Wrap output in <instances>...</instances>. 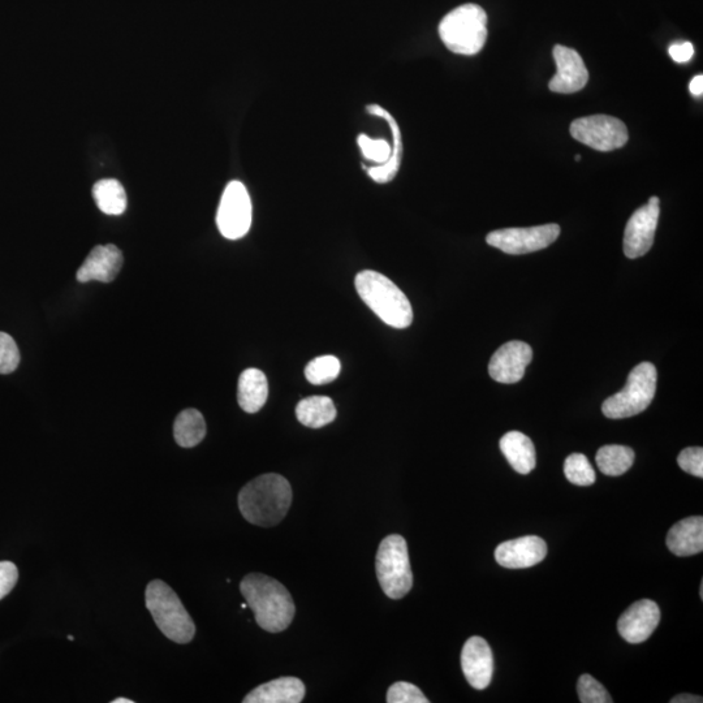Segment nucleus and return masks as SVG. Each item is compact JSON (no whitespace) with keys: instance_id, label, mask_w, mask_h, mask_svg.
Wrapping results in <instances>:
<instances>
[{"instance_id":"1","label":"nucleus","mask_w":703,"mask_h":703,"mask_svg":"<svg viewBox=\"0 0 703 703\" xmlns=\"http://www.w3.org/2000/svg\"><path fill=\"white\" fill-rule=\"evenodd\" d=\"M240 590L257 624L266 632L279 633L290 627L296 614L295 602L279 581L250 573L241 581Z\"/></svg>"},{"instance_id":"2","label":"nucleus","mask_w":703,"mask_h":703,"mask_svg":"<svg viewBox=\"0 0 703 703\" xmlns=\"http://www.w3.org/2000/svg\"><path fill=\"white\" fill-rule=\"evenodd\" d=\"M292 504L290 482L270 473L254 478L241 489L239 508L248 523L270 528L286 517Z\"/></svg>"},{"instance_id":"3","label":"nucleus","mask_w":703,"mask_h":703,"mask_svg":"<svg viewBox=\"0 0 703 703\" xmlns=\"http://www.w3.org/2000/svg\"><path fill=\"white\" fill-rule=\"evenodd\" d=\"M357 293L386 325L407 329L412 325L413 309L408 297L387 276L373 270L361 271L355 280Z\"/></svg>"},{"instance_id":"4","label":"nucleus","mask_w":703,"mask_h":703,"mask_svg":"<svg viewBox=\"0 0 703 703\" xmlns=\"http://www.w3.org/2000/svg\"><path fill=\"white\" fill-rule=\"evenodd\" d=\"M366 112L386 120L388 127H390L392 142L390 144L383 138H372L361 133L357 137V145H359L362 157L366 162L374 163V166L364 165L362 167L375 183L387 184L396 178L400 170L404 153L403 136H401L399 124L394 116L382 106L368 105Z\"/></svg>"},{"instance_id":"5","label":"nucleus","mask_w":703,"mask_h":703,"mask_svg":"<svg viewBox=\"0 0 703 703\" xmlns=\"http://www.w3.org/2000/svg\"><path fill=\"white\" fill-rule=\"evenodd\" d=\"M146 607L159 631L176 644H189L196 635V625L185 610L178 594L161 580L150 582L145 592Z\"/></svg>"},{"instance_id":"6","label":"nucleus","mask_w":703,"mask_h":703,"mask_svg":"<svg viewBox=\"0 0 703 703\" xmlns=\"http://www.w3.org/2000/svg\"><path fill=\"white\" fill-rule=\"evenodd\" d=\"M439 36L444 46L457 55L481 53L487 40V15L477 4H463L443 17Z\"/></svg>"},{"instance_id":"7","label":"nucleus","mask_w":703,"mask_h":703,"mask_svg":"<svg viewBox=\"0 0 703 703\" xmlns=\"http://www.w3.org/2000/svg\"><path fill=\"white\" fill-rule=\"evenodd\" d=\"M375 569L379 585L388 598L401 599L411 592L413 573L407 541L399 534L383 539L375 558Z\"/></svg>"},{"instance_id":"8","label":"nucleus","mask_w":703,"mask_h":703,"mask_svg":"<svg viewBox=\"0 0 703 703\" xmlns=\"http://www.w3.org/2000/svg\"><path fill=\"white\" fill-rule=\"evenodd\" d=\"M657 381L655 366L651 362H641L629 374L623 390L603 403V414L612 420H621L646 411L657 392Z\"/></svg>"},{"instance_id":"9","label":"nucleus","mask_w":703,"mask_h":703,"mask_svg":"<svg viewBox=\"0 0 703 703\" xmlns=\"http://www.w3.org/2000/svg\"><path fill=\"white\" fill-rule=\"evenodd\" d=\"M253 207L247 187L241 181H231L222 194L217 224L228 240H239L252 226Z\"/></svg>"},{"instance_id":"10","label":"nucleus","mask_w":703,"mask_h":703,"mask_svg":"<svg viewBox=\"0 0 703 703\" xmlns=\"http://www.w3.org/2000/svg\"><path fill=\"white\" fill-rule=\"evenodd\" d=\"M571 135L581 144L598 152H612L623 148L628 142L627 125L618 118L593 115L575 120L571 124Z\"/></svg>"},{"instance_id":"11","label":"nucleus","mask_w":703,"mask_h":703,"mask_svg":"<svg viewBox=\"0 0 703 703\" xmlns=\"http://www.w3.org/2000/svg\"><path fill=\"white\" fill-rule=\"evenodd\" d=\"M560 227L558 224H543V226L528 228H506L491 232L487 235V244L502 250L507 254H526L550 247L558 240Z\"/></svg>"},{"instance_id":"12","label":"nucleus","mask_w":703,"mask_h":703,"mask_svg":"<svg viewBox=\"0 0 703 703\" xmlns=\"http://www.w3.org/2000/svg\"><path fill=\"white\" fill-rule=\"evenodd\" d=\"M659 198L653 196L648 204L640 207L629 219L624 231V254L631 260L645 256L654 244L659 214Z\"/></svg>"},{"instance_id":"13","label":"nucleus","mask_w":703,"mask_h":703,"mask_svg":"<svg viewBox=\"0 0 703 703\" xmlns=\"http://www.w3.org/2000/svg\"><path fill=\"white\" fill-rule=\"evenodd\" d=\"M533 360L530 345L512 340L498 349L489 364L490 377L504 385H513L524 378L525 370Z\"/></svg>"},{"instance_id":"14","label":"nucleus","mask_w":703,"mask_h":703,"mask_svg":"<svg viewBox=\"0 0 703 703\" xmlns=\"http://www.w3.org/2000/svg\"><path fill=\"white\" fill-rule=\"evenodd\" d=\"M554 58L556 75L549 84L551 92L572 94L584 89L589 81V72L580 54L569 47L556 45Z\"/></svg>"},{"instance_id":"15","label":"nucleus","mask_w":703,"mask_h":703,"mask_svg":"<svg viewBox=\"0 0 703 703\" xmlns=\"http://www.w3.org/2000/svg\"><path fill=\"white\" fill-rule=\"evenodd\" d=\"M661 621V610L657 603L642 599L633 603L618 621L620 636L629 644H642L649 640Z\"/></svg>"},{"instance_id":"16","label":"nucleus","mask_w":703,"mask_h":703,"mask_svg":"<svg viewBox=\"0 0 703 703\" xmlns=\"http://www.w3.org/2000/svg\"><path fill=\"white\" fill-rule=\"evenodd\" d=\"M461 668L465 679L474 689L489 687L493 679L494 658L485 638L474 636L465 642L461 651Z\"/></svg>"},{"instance_id":"17","label":"nucleus","mask_w":703,"mask_h":703,"mask_svg":"<svg viewBox=\"0 0 703 703\" xmlns=\"http://www.w3.org/2000/svg\"><path fill=\"white\" fill-rule=\"evenodd\" d=\"M547 555V545L542 538L526 536L503 542L495 550V559L508 569H524L537 566Z\"/></svg>"},{"instance_id":"18","label":"nucleus","mask_w":703,"mask_h":703,"mask_svg":"<svg viewBox=\"0 0 703 703\" xmlns=\"http://www.w3.org/2000/svg\"><path fill=\"white\" fill-rule=\"evenodd\" d=\"M123 266V253L115 245H98L86 257L85 262L77 271L80 283L96 280L101 283L114 282Z\"/></svg>"},{"instance_id":"19","label":"nucleus","mask_w":703,"mask_h":703,"mask_svg":"<svg viewBox=\"0 0 703 703\" xmlns=\"http://www.w3.org/2000/svg\"><path fill=\"white\" fill-rule=\"evenodd\" d=\"M305 697V685L297 677H279L254 688L244 703H300Z\"/></svg>"},{"instance_id":"20","label":"nucleus","mask_w":703,"mask_h":703,"mask_svg":"<svg viewBox=\"0 0 703 703\" xmlns=\"http://www.w3.org/2000/svg\"><path fill=\"white\" fill-rule=\"evenodd\" d=\"M667 547L677 556L700 554L703 550L702 517H688L672 526L667 536Z\"/></svg>"},{"instance_id":"21","label":"nucleus","mask_w":703,"mask_h":703,"mask_svg":"<svg viewBox=\"0 0 703 703\" xmlns=\"http://www.w3.org/2000/svg\"><path fill=\"white\" fill-rule=\"evenodd\" d=\"M500 451L511 467L520 474H529L536 468V448L530 438L520 431H510L499 442Z\"/></svg>"},{"instance_id":"22","label":"nucleus","mask_w":703,"mask_h":703,"mask_svg":"<svg viewBox=\"0 0 703 703\" xmlns=\"http://www.w3.org/2000/svg\"><path fill=\"white\" fill-rule=\"evenodd\" d=\"M269 398V383L266 375L258 369H247L240 375L237 401L244 412H260Z\"/></svg>"},{"instance_id":"23","label":"nucleus","mask_w":703,"mask_h":703,"mask_svg":"<svg viewBox=\"0 0 703 703\" xmlns=\"http://www.w3.org/2000/svg\"><path fill=\"white\" fill-rule=\"evenodd\" d=\"M296 417L306 428L321 429L336 418L334 401L327 396H310L297 404Z\"/></svg>"},{"instance_id":"24","label":"nucleus","mask_w":703,"mask_h":703,"mask_svg":"<svg viewBox=\"0 0 703 703\" xmlns=\"http://www.w3.org/2000/svg\"><path fill=\"white\" fill-rule=\"evenodd\" d=\"M205 435V418L197 409H185L176 417L174 437L180 447H196L197 444L204 441Z\"/></svg>"},{"instance_id":"25","label":"nucleus","mask_w":703,"mask_h":703,"mask_svg":"<svg viewBox=\"0 0 703 703\" xmlns=\"http://www.w3.org/2000/svg\"><path fill=\"white\" fill-rule=\"evenodd\" d=\"M93 197L98 209L107 215H122L127 209V194L118 180H99L93 187Z\"/></svg>"},{"instance_id":"26","label":"nucleus","mask_w":703,"mask_h":703,"mask_svg":"<svg viewBox=\"0 0 703 703\" xmlns=\"http://www.w3.org/2000/svg\"><path fill=\"white\" fill-rule=\"evenodd\" d=\"M635 451L625 446H605L597 452L599 470L608 477H619L627 473L635 463Z\"/></svg>"},{"instance_id":"27","label":"nucleus","mask_w":703,"mask_h":703,"mask_svg":"<svg viewBox=\"0 0 703 703\" xmlns=\"http://www.w3.org/2000/svg\"><path fill=\"white\" fill-rule=\"evenodd\" d=\"M342 364L335 356H321L309 362L305 368V377L312 385H326L339 377Z\"/></svg>"},{"instance_id":"28","label":"nucleus","mask_w":703,"mask_h":703,"mask_svg":"<svg viewBox=\"0 0 703 703\" xmlns=\"http://www.w3.org/2000/svg\"><path fill=\"white\" fill-rule=\"evenodd\" d=\"M564 474L573 485L590 486L595 482V472L588 457L582 454H572L564 463Z\"/></svg>"},{"instance_id":"29","label":"nucleus","mask_w":703,"mask_h":703,"mask_svg":"<svg viewBox=\"0 0 703 703\" xmlns=\"http://www.w3.org/2000/svg\"><path fill=\"white\" fill-rule=\"evenodd\" d=\"M580 701L582 703H611L612 698L606 688L593 676L582 675L577 684Z\"/></svg>"},{"instance_id":"30","label":"nucleus","mask_w":703,"mask_h":703,"mask_svg":"<svg viewBox=\"0 0 703 703\" xmlns=\"http://www.w3.org/2000/svg\"><path fill=\"white\" fill-rule=\"evenodd\" d=\"M20 364L19 347L11 335L0 332V374H11Z\"/></svg>"},{"instance_id":"31","label":"nucleus","mask_w":703,"mask_h":703,"mask_svg":"<svg viewBox=\"0 0 703 703\" xmlns=\"http://www.w3.org/2000/svg\"><path fill=\"white\" fill-rule=\"evenodd\" d=\"M388 703H429L428 698L416 685L399 681L391 685L387 692Z\"/></svg>"},{"instance_id":"32","label":"nucleus","mask_w":703,"mask_h":703,"mask_svg":"<svg viewBox=\"0 0 703 703\" xmlns=\"http://www.w3.org/2000/svg\"><path fill=\"white\" fill-rule=\"evenodd\" d=\"M679 467L694 477H703V450L701 447H689L677 457Z\"/></svg>"},{"instance_id":"33","label":"nucleus","mask_w":703,"mask_h":703,"mask_svg":"<svg viewBox=\"0 0 703 703\" xmlns=\"http://www.w3.org/2000/svg\"><path fill=\"white\" fill-rule=\"evenodd\" d=\"M19 580V569L12 562H0V601L6 598Z\"/></svg>"},{"instance_id":"34","label":"nucleus","mask_w":703,"mask_h":703,"mask_svg":"<svg viewBox=\"0 0 703 703\" xmlns=\"http://www.w3.org/2000/svg\"><path fill=\"white\" fill-rule=\"evenodd\" d=\"M668 53H670L674 62L684 64L688 63L689 60L693 58L694 47L690 42L674 43V45H671L670 49H668Z\"/></svg>"},{"instance_id":"35","label":"nucleus","mask_w":703,"mask_h":703,"mask_svg":"<svg viewBox=\"0 0 703 703\" xmlns=\"http://www.w3.org/2000/svg\"><path fill=\"white\" fill-rule=\"evenodd\" d=\"M689 90L690 93L693 94L694 97H701L703 94V76L698 75L694 77L692 81H690L689 84Z\"/></svg>"},{"instance_id":"36","label":"nucleus","mask_w":703,"mask_h":703,"mask_svg":"<svg viewBox=\"0 0 703 703\" xmlns=\"http://www.w3.org/2000/svg\"><path fill=\"white\" fill-rule=\"evenodd\" d=\"M702 697L692 696V694H680L672 698L671 703H701Z\"/></svg>"},{"instance_id":"37","label":"nucleus","mask_w":703,"mask_h":703,"mask_svg":"<svg viewBox=\"0 0 703 703\" xmlns=\"http://www.w3.org/2000/svg\"><path fill=\"white\" fill-rule=\"evenodd\" d=\"M111 703H133L132 700H129V698H116V700H112Z\"/></svg>"},{"instance_id":"38","label":"nucleus","mask_w":703,"mask_h":703,"mask_svg":"<svg viewBox=\"0 0 703 703\" xmlns=\"http://www.w3.org/2000/svg\"><path fill=\"white\" fill-rule=\"evenodd\" d=\"M700 594H701V599H703V585L702 584H701Z\"/></svg>"},{"instance_id":"39","label":"nucleus","mask_w":703,"mask_h":703,"mask_svg":"<svg viewBox=\"0 0 703 703\" xmlns=\"http://www.w3.org/2000/svg\"><path fill=\"white\" fill-rule=\"evenodd\" d=\"M580 159H581L580 155H576V161L580 162Z\"/></svg>"},{"instance_id":"40","label":"nucleus","mask_w":703,"mask_h":703,"mask_svg":"<svg viewBox=\"0 0 703 703\" xmlns=\"http://www.w3.org/2000/svg\"><path fill=\"white\" fill-rule=\"evenodd\" d=\"M247 607H248L247 603H244V605H241V608H247Z\"/></svg>"}]
</instances>
